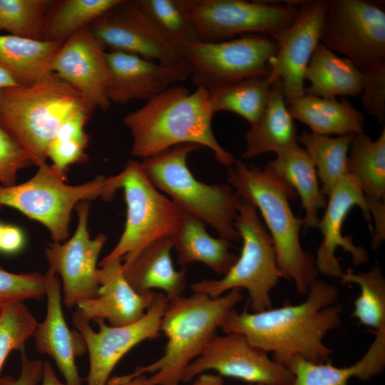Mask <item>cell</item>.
<instances>
[{
  "mask_svg": "<svg viewBox=\"0 0 385 385\" xmlns=\"http://www.w3.org/2000/svg\"><path fill=\"white\" fill-rule=\"evenodd\" d=\"M307 297L293 305L250 312L247 307L230 310L221 324L225 334H243L255 346L272 353L284 366L301 358L316 363L330 361L332 351L324 343L326 335L339 327L343 306L337 304L339 289L320 279L310 284Z\"/></svg>",
  "mask_w": 385,
  "mask_h": 385,
  "instance_id": "cell-1",
  "label": "cell"
},
{
  "mask_svg": "<svg viewBox=\"0 0 385 385\" xmlns=\"http://www.w3.org/2000/svg\"><path fill=\"white\" fill-rule=\"evenodd\" d=\"M214 114L207 89L197 87L191 93L176 85L128 113L123 123L130 132L134 156L144 159L177 145L192 143L209 148L220 164L230 167L235 158L214 135Z\"/></svg>",
  "mask_w": 385,
  "mask_h": 385,
  "instance_id": "cell-2",
  "label": "cell"
},
{
  "mask_svg": "<svg viewBox=\"0 0 385 385\" xmlns=\"http://www.w3.org/2000/svg\"><path fill=\"white\" fill-rule=\"evenodd\" d=\"M227 181L235 192L258 210L272 239L277 262L284 278L293 280L297 292L307 294L317 278L315 259L303 250L299 233L303 218L294 215L289 200L295 190L267 165L261 168L235 159L227 170Z\"/></svg>",
  "mask_w": 385,
  "mask_h": 385,
  "instance_id": "cell-3",
  "label": "cell"
},
{
  "mask_svg": "<svg viewBox=\"0 0 385 385\" xmlns=\"http://www.w3.org/2000/svg\"><path fill=\"white\" fill-rule=\"evenodd\" d=\"M241 290L233 289L217 297L193 292L169 301L160 322L167 338L163 356L133 371L152 374L142 385H179L187 366L201 354L227 313L243 299Z\"/></svg>",
  "mask_w": 385,
  "mask_h": 385,
  "instance_id": "cell-4",
  "label": "cell"
},
{
  "mask_svg": "<svg viewBox=\"0 0 385 385\" xmlns=\"http://www.w3.org/2000/svg\"><path fill=\"white\" fill-rule=\"evenodd\" d=\"M86 109L94 111L70 84L50 73L31 86L3 90L0 126L38 166L46 163L48 146L61 125Z\"/></svg>",
  "mask_w": 385,
  "mask_h": 385,
  "instance_id": "cell-5",
  "label": "cell"
},
{
  "mask_svg": "<svg viewBox=\"0 0 385 385\" xmlns=\"http://www.w3.org/2000/svg\"><path fill=\"white\" fill-rule=\"evenodd\" d=\"M201 148L192 143L177 145L143 159L140 164L152 184L168 194L183 212L210 225L220 237L240 241L234 222L242 198L229 185L197 180L188 166V155Z\"/></svg>",
  "mask_w": 385,
  "mask_h": 385,
  "instance_id": "cell-6",
  "label": "cell"
},
{
  "mask_svg": "<svg viewBox=\"0 0 385 385\" xmlns=\"http://www.w3.org/2000/svg\"><path fill=\"white\" fill-rule=\"evenodd\" d=\"M65 173L46 163L29 180L10 187L0 185V205L16 209L43 225L53 242H63L69 237L71 212L83 200L101 198L111 200L120 189L118 175H98L78 185L66 183Z\"/></svg>",
  "mask_w": 385,
  "mask_h": 385,
  "instance_id": "cell-7",
  "label": "cell"
},
{
  "mask_svg": "<svg viewBox=\"0 0 385 385\" xmlns=\"http://www.w3.org/2000/svg\"><path fill=\"white\" fill-rule=\"evenodd\" d=\"M242 247L240 257L221 279H205L190 285L194 293L220 297L233 289H245L252 312L272 307L270 293L283 274L279 270L272 239L257 208L242 198L234 222Z\"/></svg>",
  "mask_w": 385,
  "mask_h": 385,
  "instance_id": "cell-8",
  "label": "cell"
},
{
  "mask_svg": "<svg viewBox=\"0 0 385 385\" xmlns=\"http://www.w3.org/2000/svg\"><path fill=\"white\" fill-rule=\"evenodd\" d=\"M118 176L126 203V222L118 243L100 265L117 258L129 262L151 243L173 237L184 214L152 184L140 162L129 160Z\"/></svg>",
  "mask_w": 385,
  "mask_h": 385,
  "instance_id": "cell-9",
  "label": "cell"
},
{
  "mask_svg": "<svg viewBox=\"0 0 385 385\" xmlns=\"http://www.w3.org/2000/svg\"><path fill=\"white\" fill-rule=\"evenodd\" d=\"M176 1L203 42L227 41L247 34L271 37L294 20L302 1Z\"/></svg>",
  "mask_w": 385,
  "mask_h": 385,
  "instance_id": "cell-10",
  "label": "cell"
},
{
  "mask_svg": "<svg viewBox=\"0 0 385 385\" xmlns=\"http://www.w3.org/2000/svg\"><path fill=\"white\" fill-rule=\"evenodd\" d=\"M276 52L277 46L271 37L257 34L219 42L197 41L182 51L192 68V84L208 91L267 76Z\"/></svg>",
  "mask_w": 385,
  "mask_h": 385,
  "instance_id": "cell-11",
  "label": "cell"
},
{
  "mask_svg": "<svg viewBox=\"0 0 385 385\" xmlns=\"http://www.w3.org/2000/svg\"><path fill=\"white\" fill-rule=\"evenodd\" d=\"M384 1L327 0L320 43L362 72L385 63Z\"/></svg>",
  "mask_w": 385,
  "mask_h": 385,
  "instance_id": "cell-12",
  "label": "cell"
},
{
  "mask_svg": "<svg viewBox=\"0 0 385 385\" xmlns=\"http://www.w3.org/2000/svg\"><path fill=\"white\" fill-rule=\"evenodd\" d=\"M168 304L165 294L156 292L151 306L139 320L120 327L96 320L98 332L78 309L75 312L73 322L83 336L89 355L87 385H106L116 364L131 349L161 336L160 322Z\"/></svg>",
  "mask_w": 385,
  "mask_h": 385,
  "instance_id": "cell-13",
  "label": "cell"
},
{
  "mask_svg": "<svg viewBox=\"0 0 385 385\" xmlns=\"http://www.w3.org/2000/svg\"><path fill=\"white\" fill-rule=\"evenodd\" d=\"M239 379L251 384L292 385V373L239 333L216 334L204 351L185 368L181 382L191 381L205 371Z\"/></svg>",
  "mask_w": 385,
  "mask_h": 385,
  "instance_id": "cell-14",
  "label": "cell"
},
{
  "mask_svg": "<svg viewBox=\"0 0 385 385\" xmlns=\"http://www.w3.org/2000/svg\"><path fill=\"white\" fill-rule=\"evenodd\" d=\"M91 31L104 48L139 56L163 64L185 61L182 51L134 1L121 2L94 21Z\"/></svg>",
  "mask_w": 385,
  "mask_h": 385,
  "instance_id": "cell-15",
  "label": "cell"
},
{
  "mask_svg": "<svg viewBox=\"0 0 385 385\" xmlns=\"http://www.w3.org/2000/svg\"><path fill=\"white\" fill-rule=\"evenodd\" d=\"M89 207V201L78 202V224L72 237L63 242L50 244L44 251L49 267L61 279L63 303L68 309L98 294L96 265L107 237L101 233L91 238Z\"/></svg>",
  "mask_w": 385,
  "mask_h": 385,
  "instance_id": "cell-16",
  "label": "cell"
},
{
  "mask_svg": "<svg viewBox=\"0 0 385 385\" xmlns=\"http://www.w3.org/2000/svg\"><path fill=\"white\" fill-rule=\"evenodd\" d=\"M327 0L302 1L296 17L271 36L277 52L270 61V80L282 83L286 102L304 96V73L320 43Z\"/></svg>",
  "mask_w": 385,
  "mask_h": 385,
  "instance_id": "cell-17",
  "label": "cell"
},
{
  "mask_svg": "<svg viewBox=\"0 0 385 385\" xmlns=\"http://www.w3.org/2000/svg\"><path fill=\"white\" fill-rule=\"evenodd\" d=\"M110 70L107 98L111 103L125 104L132 100L148 101L190 77V63L163 64L121 51L106 52Z\"/></svg>",
  "mask_w": 385,
  "mask_h": 385,
  "instance_id": "cell-18",
  "label": "cell"
},
{
  "mask_svg": "<svg viewBox=\"0 0 385 385\" xmlns=\"http://www.w3.org/2000/svg\"><path fill=\"white\" fill-rule=\"evenodd\" d=\"M50 70L75 88L93 110L108 109L106 90L110 70L105 49L90 26L78 31L61 46Z\"/></svg>",
  "mask_w": 385,
  "mask_h": 385,
  "instance_id": "cell-19",
  "label": "cell"
},
{
  "mask_svg": "<svg viewBox=\"0 0 385 385\" xmlns=\"http://www.w3.org/2000/svg\"><path fill=\"white\" fill-rule=\"evenodd\" d=\"M356 205L361 208L364 218L370 225L372 219L365 197L356 181L347 174L341 178L332 189L328 195L326 210L317 227L323 236L315 259L319 273L341 278L344 272L335 257L338 247L350 253L354 265H361L368 262L367 251L355 245L351 237L342 235L344 220L351 207Z\"/></svg>",
  "mask_w": 385,
  "mask_h": 385,
  "instance_id": "cell-20",
  "label": "cell"
},
{
  "mask_svg": "<svg viewBox=\"0 0 385 385\" xmlns=\"http://www.w3.org/2000/svg\"><path fill=\"white\" fill-rule=\"evenodd\" d=\"M46 314L34 333L36 349L51 356L65 379L66 385H82L76 358L87 351L81 334L69 329L61 307V284L51 267L46 272Z\"/></svg>",
  "mask_w": 385,
  "mask_h": 385,
  "instance_id": "cell-21",
  "label": "cell"
},
{
  "mask_svg": "<svg viewBox=\"0 0 385 385\" xmlns=\"http://www.w3.org/2000/svg\"><path fill=\"white\" fill-rule=\"evenodd\" d=\"M122 265V259L117 258L97 269L98 296L76 306L88 321L107 320L111 326H125L139 320L151 306L156 292H136L125 278Z\"/></svg>",
  "mask_w": 385,
  "mask_h": 385,
  "instance_id": "cell-22",
  "label": "cell"
},
{
  "mask_svg": "<svg viewBox=\"0 0 385 385\" xmlns=\"http://www.w3.org/2000/svg\"><path fill=\"white\" fill-rule=\"evenodd\" d=\"M347 171L358 183L366 200L375 232L374 250L385 238V128L373 140L364 132L354 134L348 153Z\"/></svg>",
  "mask_w": 385,
  "mask_h": 385,
  "instance_id": "cell-23",
  "label": "cell"
},
{
  "mask_svg": "<svg viewBox=\"0 0 385 385\" xmlns=\"http://www.w3.org/2000/svg\"><path fill=\"white\" fill-rule=\"evenodd\" d=\"M173 237L163 238L145 247L133 260L123 262V273L130 285L139 293L155 289L164 292L168 302L183 296L187 270L174 268L171 258Z\"/></svg>",
  "mask_w": 385,
  "mask_h": 385,
  "instance_id": "cell-24",
  "label": "cell"
},
{
  "mask_svg": "<svg viewBox=\"0 0 385 385\" xmlns=\"http://www.w3.org/2000/svg\"><path fill=\"white\" fill-rule=\"evenodd\" d=\"M244 159L268 152L276 155L298 146V135L289 114L282 83H273L265 109L245 135Z\"/></svg>",
  "mask_w": 385,
  "mask_h": 385,
  "instance_id": "cell-25",
  "label": "cell"
},
{
  "mask_svg": "<svg viewBox=\"0 0 385 385\" xmlns=\"http://www.w3.org/2000/svg\"><path fill=\"white\" fill-rule=\"evenodd\" d=\"M287 104L292 118L307 125L313 133L341 136L364 132V114L344 98L337 101L304 94Z\"/></svg>",
  "mask_w": 385,
  "mask_h": 385,
  "instance_id": "cell-26",
  "label": "cell"
},
{
  "mask_svg": "<svg viewBox=\"0 0 385 385\" xmlns=\"http://www.w3.org/2000/svg\"><path fill=\"white\" fill-rule=\"evenodd\" d=\"M173 239L178 263L183 267L198 262L217 274L225 275L237 260L230 251L229 241L211 236L206 230V223L190 214L184 212Z\"/></svg>",
  "mask_w": 385,
  "mask_h": 385,
  "instance_id": "cell-27",
  "label": "cell"
},
{
  "mask_svg": "<svg viewBox=\"0 0 385 385\" xmlns=\"http://www.w3.org/2000/svg\"><path fill=\"white\" fill-rule=\"evenodd\" d=\"M310 83L304 93L324 98L357 96L362 89V73L349 59L340 57L319 43L304 73Z\"/></svg>",
  "mask_w": 385,
  "mask_h": 385,
  "instance_id": "cell-28",
  "label": "cell"
},
{
  "mask_svg": "<svg viewBox=\"0 0 385 385\" xmlns=\"http://www.w3.org/2000/svg\"><path fill=\"white\" fill-rule=\"evenodd\" d=\"M385 367V339L377 335L364 356L346 367L334 366L330 361L316 363L297 358L287 368L292 373V385H349L356 377L363 381L381 374Z\"/></svg>",
  "mask_w": 385,
  "mask_h": 385,
  "instance_id": "cell-29",
  "label": "cell"
},
{
  "mask_svg": "<svg viewBox=\"0 0 385 385\" xmlns=\"http://www.w3.org/2000/svg\"><path fill=\"white\" fill-rule=\"evenodd\" d=\"M267 165L299 195L305 210L304 230L317 227L318 211L327 205L326 195L319 187L315 165L305 150L299 145L294 147L277 154Z\"/></svg>",
  "mask_w": 385,
  "mask_h": 385,
  "instance_id": "cell-30",
  "label": "cell"
},
{
  "mask_svg": "<svg viewBox=\"0 0 385 385\" xmlns=\"http://www.w3.org/2000/svg\"><path fill=\"white\" fill-rule=\"evenodd\" d=\"M63 44L0 34V67L19 86H31L51 73V62Z\"/></svg>",
  "mask_w": 385,
  "mask_h": 385,
  "instance_id": "cell-31",
  "label": "cell"
},
{
  "mask_svg": "<svg viewBox=\"0 0 385 385\" xmlns=\"http://www.w3.org/2000/svg\"><path fill=\"white\" fill-rule=\"evenodd\" d=\"M122 0H55L46 14L41 41L64 43Z\"/></svg>",
  "mask_w": 385,
  "mask_h": 385,
  "instance_id": "cell-32",
  "label": "cell"
},
{
  "mask_svg": "<svg viewBox=\"0 0 385 385\" xmlns=\"http://www.w3.org/2000/svg\"><path fill=\"white\" fill-rule=\"evenodd\" d=\"M273 83L266 76L255 77L209 91L214 113L230 111L245 119L252 126L267 103Z\"/></svg>",
  "mask_w": 385,
  "mask_h": 385,
  "instance_id": "cell-33",
  "label": "cell"
},
{
  "mask_svg": "<svg viewBox=\"0 0 385 385\" xmlns=\"http://www.w3.org/2000/svg\"><path fill=\"white\" fill-rule=\"evenodd\" d=\"M353 135L332 138L304 131L298 136V143L304 145L315 165L321 190L326 196L338 180L348 174L347 158Z\"/></svg>",
  "mask_w": 385,
  "mask_h": 385,
  "instance_id": "cell-34",
  "label": "cell"
},
{
  "mask_svg": "<svg viewBox=\"0 0 385 385\" xmlns=\"http://www.w3.org/2000/svg\"><path fill=\"white\" fill-rule=\"evenodd\" d=\"M342 284L354 283L360 294L354 302L351 316L363 326L376 331L385 329V278L379 266L366 272L348 270L340 278Z\"/></svg>",
  "mask_w": 385,
  "mask_h": 385,
  "instance_id": "cell-35",
  "label": "cell"
},
{
  "mask_svg": "<svg viewBox=\"0 0 385 385\" xmlns=\"http://www.w3.org/2000/svg\"><path fill=\"white\" fill-rule=\"evenodd\" d=\"M55 0H0V31L41 41L47 13Z\"/></svg>",
  "mask_w": 385,
  "mask_h": 385,
  "instance_id": "cell-36",
  "label": "cell"
},
{
  "mask_svg": "<svg viewBox=\"0 0 385 385\" xmlns=\"http://www.w3.org/2000/svg\"><path fill=\"white\" fill-rule=\"evenodd\" d=\"M135 2L181 51L186 46L200 41L195 26L176 0H135Z\"/></svg>",
  "mask_w": 385,
  "mask_h": 385,
  "instance_id": "cell-37",
  "label": "cell"
},
{
  "mask_svg": "<svg viewBox=\"0 0 385 385\" xmlns=\"http://www.w3.org/2000/svg\"><path fill=\"white\" fill-rule=\"evenodd\" d=\"M37 324L23 302L9 303L0 309V372L10 352L24 347Z\"/></svg>",
  "mask_w": 385,
  "mask_h": 385,
  "instance_id": "cell-38",
  "label": "cell"
},
{
  "mask_svg": "<svg viewBox=\"0 0 385 385\" xmlns=\"http://www.w3.org/2000/svg\"><path fill=\"white\" fill-rule=\"evenodd\" d=\"M89 137L85 130L62 129L58 131L49 143L46 156L52 161V167L66 174L69 165L86 163L88 160L85 150Z\"/></svg>",
  "mask_w": 385,
  "mask_h": 385,
  "instance_id": "cell-39",
  "label": "cell"
},
{
  "mask_svg": "<svg viewBox=\"0 0 385 385\" xmlns=\"http://www.w3.org/2000/svg\"><path fill=\"white\" fill-rule=\"evenodd\" d=\"M45 293V274L38 272L16 274L0 267V307L12 302L40 299Z\"/></svg>",
  "mask_w": 385,
  "mask_h": 385,
  "instance_id": "cell-40",
  "label": "cell"
},
{
  "mask_svg": "<svg viewBox=\"0 0 385 385\" xmlns=\"http://www.w3.org/2000/svg\"><path fill=\"white\" fill-rule=\"evenodd\" d=\"M33 165L30 155L0 126V185H16L18 172Z\"/></svg>",
  "mask_w": 385,
  "mask_h": 385,
  "instance_id": "cell-41",
  "label": "cell"
},
{
  "mask_svg": "<svg viewBox=\"0 0 385 385\" xmlns=\"http://www.w3.org/2000/svg\"><path fill=\"white\" fill-rule=\"evenodd\" d=\"M361 102L377 122L385 123V63L362 71Z\"/></svg>",
  "mask_w": 385,
  "mask_h": 385,
  "instance_id": "cell-42",
  "label": "cell"
},
{
  "mask_svg": "<svg viewBox=\"0 0 385 385\" xmlns=\"http://www.w3.org/2000/svg\"><path fill=\"white\" fill-rule=\"evenodd\" d=\"M21 364L19 376L1 377L0 385H38L42 379L43 362L29 359L24 347L21 349Z\"/></svg>",
  "mask_w": 385,
  "mask_h": 385,
  "instance_id": "cell-43",
  "label": "cell"
},
{
  "mask_svg": "<svg viewBox=\"0 0 385 385\" xmlns=\"http://www.w3.org/2000/svg\"><path fill=\"white\" fill-rule=\"evenodd\" d=\"M145 377V374L133 372L125 376L112 377L106 385H142ZM191 385H223V379L220 375L202 374Z\"/></svg>",
  "mask_w": 385,
  "mask_h": 385,
  "instance_id": "cell-44",
  "label": "cell"
},
{
  "mask_svg": "<svg viewBox=\"0 0 385 385\" xmlns=\"http://www.w3.org/2000/svg\"><path fill=\"white\" fill-rule=\"evenodd\" d=\"M25 237L21 229L12 225L4 224L0 252L6 254H14L24 247Z\"/></svg>",
  "mask_w": 385,
  "mask_h": 385,
  "instance_id": "cell-45",
  "label": "cell"
},
{
  "mask_svg": "<svg viewBox=\"0 0 385 385\" xmlns=\"http://www.w3.org/2000/svg\"><path fill=\"white\" fill-rule=\"evenodd\" d=\"M41 385H66L57 377L51 364L46 361H43V375Z\"/></svg>",
  "mask_w": 385,
  "mask_h": 385,
  "instance_id": "cell-46",
  "label": "cell"
},
{
  "mask_svg": "<svg viewBox=\"0 0 385 385\" xmlns=\"http://www.w3.org/2000/svg\"><path fill=\"white\" fill-rule=\"evenodd\" d=\"M16 86L19 85L5 70L0 67V96L3 90Z\"/></svg>",
  "mask_w": 385,
  "mask_h": 385,
  "instance_id": "cell-47",
  "label": "cell"
},
{
  "mask_svg": "<svg viewBox=\"0 0 385 385\" xmlns=\"http://www.w3.org/2000/svg\"><path fill=\"white\" fill-rule=\"evenodd\" d=\"M4 224V223L0 222V242H1V235H2Z\"/></svg>",
  "mask_w": 385,
  "mask_h": 385,
  "instance_id": "cell-48",
  "label": "cell"
},
{
  "mask_svg": "<svg viewBox=\"0 0 385 385\" xmlns=\"http://www.w3.org/2000/svg\"><path fill=\"white\" fill-rule=\"evenodd\" d=\"M248 385H261V384H250Z\"/></svg>",
  "mask_w": 385,
  "mask_h": 385,
  "instance_id": "cell-49",
  "label": "cell"
},
{
  "mask_svg": "<svg viewBox=\"0 0 385 385\" xmlns=\"http://www.w3.org/2000/svg\"><path fill=\"white\" fill-rule=\"evenodd\" d=\"M1 307H0V309H1Z\"/></svg>",
  "mask_w": 385,
  "mask_h": 385,
  "instance_id": "cell-50",
  "label": "cell"
}]
</instances>
